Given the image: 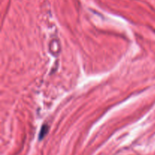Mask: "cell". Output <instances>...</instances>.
Listing matches in <instances>:
<instances>
[{"label": "cell", "instance_id": "cell-1", "mask_svg": "<svg viewBox=\"0 0 155 155\" xmlns=\"http://www.w3.org/2000/svg\"><path fill=\"white\" fill-rule=\"evenodd\" d=\"M47 132H48V128H47V127H45V126L42 127L40 133H39V139H43L44 136H45V134L47 133Z\"/></svg>", "mask_w": 155, "mask_h": 155}]
</instances>
